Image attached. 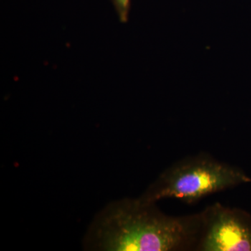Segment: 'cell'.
Masks as SVG:
<instances>
[{
    "mask_svg": "<svg viewBox=\"0 0 251 251\" xmlns=\"http://www.w3.org/2000/svg\"><path fill=\"white\" fill-rule=\"evenodd\" d=\"M120 22L126 23L128 22V14L130 8V0H110Z\"/></svg>",
    "mask_w": 251,
    "mask_h": 251,
    "instance_id": "cell-4",
    "label": "cell"
},
{
    "mask_svg": "<svg viewBox=\"0 0 251 251\" xmlns=\"http://www.w3.org/2000/svg\"><path fill=\"white\" fill-rule=\"evenodd\" d=\"M250 182L251 178L240 168L202 153L167 168L140 198L152 203L174 198L191 204L213 193Z\"/></svg>",
    "mask_w": 251,
    "mask_h": 251,
    "instance_id": "cell-2",
    "label": "cell"
},
{
    "mask_svg": "<svg viewBox=\"0 0 251 251\" xmlns=\"http://www.w3.org/2000/svg\"><path fill=\"white\" fill-rule=\"evenodd\" d=\"M196 250L251 251V216L219 203L206 208Z\"/></svg>",
    "mask_w": 251,
    "mask_h": 251,
    "instance_id": "cell-3",
    "label": "cell"
},
{
    "mask_svg": "<svg viewBox=\"0 0 251 251\" xmlns=\"http://www.w3.org/2000/svg\"><path fill=\"white\" fill-rule=\"evenodd\" d=\"M203 212L171 216L140 198L110 203L96 216L84 238L86 250L173 251L197 247Z\"/></svg>",
    "mask_w": 251,
    "mask_h": 251,
    "instance_id": "cell-1",
    "label": "cell"
}]
</instances>
